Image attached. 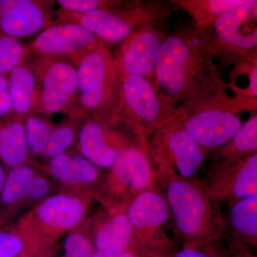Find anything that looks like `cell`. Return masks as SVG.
Returning a JSON list of instances; mask_svg holds the SVG:
<instances>
[{"label": "cell", "instance_id": "cb8c5ba5", "mask_svg": "<svg viewBox=\"0 0 257 257\" xmlns=\"http://www.w3.org/2000/svg\"><path fill=\"white\" fill-rule=\"evenodd\" d=\"M257 153V114L253 112L239 131L211 157V165L228 164Z\"/></svg>", "mask_w": 257, "mask_h": 257}, {"label": "cell", "instance_id": "74e56055", "mask_svg": "<svg viewBox=\"0 0 257 257\" xmlns=\"http://www.w3.org/2000/svg\"><path fill=\"white\" fill-rule=\"evenodd\" d=\"M157 257H172V256H157Z\"/></svg>", "mask_w": 257, "mask_h": 257}, {"label": "cell", "instance_id": "5b68a950", "mask_svg": "<svg viewBox=\"0 0 257 257\" xmlns=\"http://www.w3.org/2000/svg\"><path fill=\"white\" fill-rule=\"evenodd\" d=\"M77 92L83 109L109 124L117 123L121 72L109 45L101 43L77 62Z\"/></svg>", "mask_w": 257, "mask_h": 257}, {"label": "cell", "instance_id": "e0dca14e", "mask_svg": "<svg viewBox=\"0 0 257 257\" xmlns=\"http://www.w3.org/2000/svg\"><path fill=\"white\" fill-rule=\"evenodd\" d=\"M41 70L40 105L47 114L64 111L77 92V69L62 58H49Z\"/></svg>", "mask_w": 257, "mask_h": 257}, {"label": "cell", "instance_id": "ac0fdd59", "mask_svg": "<svg viewBox=\"0 0 257 257\" xmlns=\"http://www.w3.org/2000/svg\"><path fill=\"white\" fill-rule=\"evenodd\" d=\"M111 126L92 118L79 130L78 145L81 155L99 169L110 168L119 150L133 143Z\"/></svg>", "mask_w": 257, "mask_h": 257}, {"label": "cell", "instance_id": "277c9868", "mask_svg": "<svg viewBox=\"0 0 257 257\" xmlns=\"http://www.w3.org/2000/svg\"><path fill=\"white\" fill-rule=\"evenodd\" d=\"M92 199L88 193L62 190L20 216L14 224L26 243L25 251L36 253L57 246L61 237L89 218Z\"/></svg>", "mask_w": 257, "mask_h": 257}, {"label": "cell", "instance_id": "44dd1931", "mask_svg": "<svg viewBox=\"0 0 257 257\" xmlns=\"http://www.w3.org/2000/svg\"><path fill=\"white\" fill-rule=\"evenodd\" d=\"M224 236L249 248L257 246V195L228 205Z\"/></svg>", "mask_w": 257, "mask_h": 257}, {"label": "cell", "instance_id": "d4e9b609", "mask_svg": "<svg viewBox=\"0 0 257 257\" xmlns=\"http://www.w3.org/2000/svg\"><path fill=\"white\" fill-rule=\"evenodd\" d=\"M177 8L187 12L196 28L202 30L230 12L250 0H173Z\"/></svg>", "mask_w": 257, "mask_h": 257}, {"label": "cell", "instance_id": "8992f818", "mask_svg": "<svg viewBox=\"0 0 257 257\" xmlns=\"http://www.w3.org/2000/svg\"><path fill=\"white\" fill-rule=\"evenodd\" d=\"M219 69L257 60V1L250 0L202 30Z\"/></svg>", "mask_w": 257, "mask_h": 257}, {"label": "cell", "instance_id": "d590c367", "mask_svg": "<svg viewBox=\"0 0 257 257\" xmlns=\"http://www.w3.org/2000/svg\"><path fill=\"white\" fill-rule=\"evenodd\" d=\"M92 257H145L133 253L94 252Z\"/></svg>", "mask_w": 257, "mask_h": 257}, {"label": "cell", "instance_id": "4fadbf2b", "mask_svg": "<svg viewBox=\"0 0 257 257\" xmlns=\"http://www.w3.org/2000/svg\"><path fill=\"white\" fill-rule=\"evenodd\" d=\"M202 183L219 207L257 195V153L231 163L211 165Z\"/></svg>", "mask_w": 257, "mask_h": 257}, {"label": "cell", "instance_id": "8d00e7d4", "mask_svg": "<svg viewBox=\"0 0 257 257\" xmlns=\"http://www.w3.org/2000/svg\"><path fill=\"white\" fill-rule=\"evenodd\" d=\"M7 170L4 166L0 163V196L3 192V187H4L5 177H6Z\"/></svg>", "mask_w": 257, "mask_h": 257}, {"label": "cell", "instance_id": "f1b7e54d", "mask_svg": "<svg viewBox=\"0 0 257 257\" xmlns=\"http://www.w3.org/2000/svg\"><path fill=\"white\" fill-rule=\"evenodd\" d=\"M75 130L70 124L52 126L42 156L50 160L67 151L75 139Z\"/></svg>", "mask_w": 257, "mask_h": 257}, {"label": "cell", "instance_id": "83f0119b", "mask_svg": "<svg viewBox=\"0 0 257 257\" xmlns=\"http://www.w3.org/2000/svg\"><path fill=\"white\" fill-rule=\"evenodd\" d=\"M26 48L19 39L0 34V74L8 76L23 63Z\"/></svg>", "mask_w": 257, "mask_h": 257}, {"label": "cell", "instance_id": "9c48e42d", "mask_svg": "<svg viewBox=\"0 0 257 257\" xmlns=\"http://www.w3.org/2000/svg\"><path fill=\"white\" fill-rule=\"evenodd\" d=\"M146 148L137 141L120 150L110 168L101 175L92 197L104 208L126 207L140 193L155 187Z\"/></svg>", "mask_w": 257, "mask_h": 257}, {"label": "cell", "instance_id": "d6986e66", "mask_svg": "<svg viewBox=\"0 0 257 257\" xmlns=\"http://www.w3.org/2000/svg\"><path fill=\"white\" fill-rule=\"evenodd\" d=\"M50 16L42 2L0 0V34L20 39L32 36L48 25Z\"/></svg>", "mask_w": 257, "mask_h": 257}, {"label": "cell", "instance_id": "5bb4252c", "mask_svg": "<svg viewBox=\"0 0 257 257\" xmlns=\"http://www.w3.org/2000/svg\"><path fill=\"white\" fill-rule=\"evenodd\" d=\"M126 207H104V211L90 218L89 235L94 251L152 257L138 239Z\"/></svg>", "mask_w": 257, "mask_h": 257}, {"label": "cell", "instance_id": "4dcf8cb0", "mask_svg": "<svg viewBox=\"0 0 257 257\" xmlns=\"http://www.w3.org/2000/svg\"><path fill=\"white\" fill-rule=\"evenodd\" d=\"M221 239L214 240L198 246L182 247L175 251L172 257H225L226 246L223 244Z\"/></svg>", "mask_w": 257, "mask_h": 257}, {"label": "cell", "instance_id": "2e32d148", "mask_svg": "<svg viewBox=\"0 0 257 257\" xmlns=\"http://www.w3.org/2000/svg\"><path fill=\"white\" fill-rule=\"evenodd\" d=\"M168 34L162 25L140 29L126 37L116 59L121 73L145 77L156 86L157 54Z\"/></svg>", "mask_w": 257, "mask_h": 257}, {"label": "cell", "instance_id": "484cf974", "mask_svg": "<svg viewBox=\"0 0 257 257\" xmlns=\"http://www.w3.org/2000/svg\"><path fill=\"white\" fill-rule=\"evenodd\" d=\"M89 219L65 235L61 257H92L95 251L89 235Z\"/></svg>", "mask_w": 257, "mask_h": 257}, {"label": "cell", "instance_id": "f546056e", "mask_svg": "<svg viewBox=\"0 0 257 257\" xmlns=\"http://www.w3.org/2000/svg\"><path fill=\"white\" fill-rule=\"evenodd\" d=\"M26 249V243L15 224L0 228V257H16Z\"/></svg>", "mask_w": 257, "mask_h": 257}, {"label": "cell", "instance_id": "836d02e7", "mask_svg": "<svg viewBox=\"0 0 257 257\" xmlns=\"http://www.w3.org/2000/svg\"><path fill=\"white\" fill-rule=\"evenodd\" d=\"M226 253L225 257H257L243 243L227 239Z\"/></svg>", "mask_w": 257, "mask_h": 257}, {"label": "cell", "instance_id": "3957f363", "mask_svg": "<svg viewBox=\"0 0 257 257\" xmlns=\"http://www.w3.org/2000/svg\"><path fill=\"white\" fill-rule=\"evenodd\" d=\"M257 99L231 96L218 89L177 106L173 118L208 155L227 143L243 123L239 114L256 112Z\"/></svg>", "mask_w": 257, "mask_h": 257}, {"label": "cell", "instance_id": "1f68e13d", "mask_svg": "<svg viewBox=\"0 0 257 257\" xmlns=\"http://www.w3.org/2000/svg\"><path fill=\"white\" fill-rule=\"evenodd\" d=\"M57 4L64 12L83 13L91 10L109 9L121 4L122 1L104 0H58Z\"/></svg>", "mask_w": 257, "mask_h": 257}, {"label": "cell", "instance_id": "8fae6325", "mask_svg": "<svg viewBox=\"0 0 257 257\" xmlns=\"http://www.w3.org/2000/svg\"><path fill=\"white\" fill-rule=\"evenodd\" d=\"M126 211L138 239L152 257L172 256L175 243L164 229L170 209L165 194L156 185L134 198Z\"/></svg>", "mask_w": 257, "mask_h": 257}, {"label": "cell", "instance_id": "6da1fadb", "mask_svg": "<svg viewBox=\"0 0 257 257\" xmlns=\"http://www.w3.org/2000/svg\"><path fill=\"white\" fill-rule=\"evenodd\" d=\"M155 84L177 106L206 93L228 89L204 34L192 23L169 32L157 54Z\"/></svg>", "mask_w": 257, "mask_h": 257}, {"label": "cell", "instance_id": "ffe728a7", "mask_svg": "<svg viewBox=\"0 0 257 257\" xmlns=\"http://www.w3.org/2000/svg\"><path fill=\"white\" fill-rule=\"evenodd\" d=\"M46 173L64 187L63 190L88 193L92 196L101 177L100 169L81 154L66 152L49 160Z\"/></svg>", "mask_w": 257, "mask_h": 257}, {"label": "cell", "instance_id": "30bf717a", "mask_svg": "<svg viewBox=\"0 0 257 257\" xmlns=\"http://www.w3.org/2000/svg\"><path fill=\"white\" fill-rule=\"evenodd\" d=\"M146 151L152 168H169L186 178H194L209 155L173 117L150 137Z\"/></svg>", "mask_w": 257, "mask_h": 257}, {"label": "cell", "instance_id": "7c38bea8", "mask_svg": "<svg viewBox=\"0 0 257 257\" xmlns=\"http://www.w3.org/2000/svg\"><path fill=\"white\" fill-rule=\"evenodd\" d=\"M55 182L32 165L7 170L0 196V228L55 193Z\"/></svg>", "mask_w": 257, "mask_h": 257}, {"label": "cell", "instance_id": "603a6c76", "mask_svg": "<svg viewBox=\"0 0 257 257\" xmlns=\"http://www.w3.org/2000/svg\"><path fill=\"white\" fill-rule=\"evenodd\" d=\"M12 102V117L21 120L30 113L36 101V74L23 63L15 67L8 76Z\"/></svg>", "mask_w": 257, "mask_h": 257}, {"label": "cell", "instance_id": "e575fe53", "mask_svg": "<svg viewBox=\"0 0 257 257\" xmlns=\"http://www.w3.org/2000/svg\"><path fill=\"white\" fill-rule=\"evenodd\" d=\"M58 245L54 247L45 250V251H39V252L32 253L24 251L23 253L19 254L16 257H54L58 251Z\"/></svg>", "mask_w": 257, "mask_h": 257}, {"label": "cell", "instance_id": "9a60e30c", "mask_svg": "<svg viewBox=\"0 0 257 257\" xmlns=\"http://www.w3.org/2000/svg\"><path fill=\"white\" fill-rule=\"evenodd\" d=\"M102 42L84 27L65 22L42 30L34 39L30 50L45 58L65 57L77 62L84 53Z\"/></svg>", "mask_w": 257, "mask_h": 257}, {"label": "cell", "instance_id": "d6a6232c", "mask_svg": "<svg viewBox=\"0 0 257 257\" xmlns=\"http://www.w3.org/2000/svg\"><path fill=\"white\" fill-rule=\"evenodd\" d=\"M12 116V102L8 76L0 74V119Z\"/></svg>", "mask_w": 257, "mask_h": 257}, {"label": "cell", "instance_id": "ba28073f", "mask_svg": "<svg viewBox=\"0 0 257 257\" xmlns=\"http://www.w3.org/2000/svg\"><path fill=\"white\" fill-rule=\"evenodd\" d=\"M165 18V10L157 0L122 1L114 8L83 13L62 12L67 23L84 27L108 45L122 42L140 29L159 26Z\"/></svg>", "mask_w": 257, "mask_h": 257}, {"label": "cell", "instance_id": "7402d4cb", "mask_svg": "<svg viewBox=\"0 0 257 257\" xmlns=\"http://www.w3.org/2000/svg\"><path fill=\"white\" fill-rule=\"evenodd\" d=\"M29 150L22 120L0 119V163L7 170L27 165Z\"/></svg>", "mask_w": 257, "mask_h": 257}, {"label": "cell", "instance_id": "4316f807", "mask_svg": "<svg viewBox=\"0 0 257 257\" xmlns=\"http://www.w3.org/2000/svg\"><path fill=\"white\" fill-rule=\"evenodd\" d=\"M29 153L42 156L52 125L40 116H30L23 123Z\"/></svg>", "mask_w": 257, "mask_h": 257}, {"label": "cell", "instance_id": "7a4b0ae2", "mask_svg": "<svg viewBox=\"0 0 257 257\" xmlns=\"http://www.w3.org/2000/svg\"><path fill=\"white\" fill-rule=\"evenodd\" d=\"M155 184L165 194L182 247L224 236V218L202 182L165 167L152 168Z\"/></svg>", "mask_w": 257, "mask_h": 257}, {"label": "cell", "instance_id": "52a82bcc", "mask_svg": "<svg viewBox=\"0 0 257 257\" xmlns=\"http://www.w3.org/2000/svg\"><path fill=\"white\" fill-rule=\"evenodd\" d=\"M177 106L149 79L121 73L118 121L133 130L147 147L149 138L170 121Z\"/></svg>", "mask_w": 257, "mask_h": 257}]
</instances>
